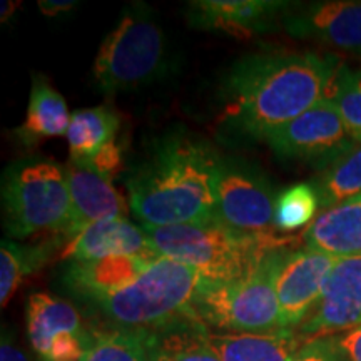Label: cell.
<instances>
[{"label": "cell", "mask_w": 361, "mask_h": 361, "mask_svg": "<svg viewBox=\"0 0 361 361\" xmlns=\"http://www.w3.org/2000/svg\"><path fill=\"white\" fill-rule=\"evenodd\" d=\"M209 328L196 316H186L147 333L149 361H221Z\"/></svg>", "instance_id": "d6986e66"}, {"label": "cell", "mask_w": 361, "mask_h": 361, "mask_svg": "<svg viewBox=\"0 0 361 361\" xmlns=\"http://www.w3.org/2000/svg\"><path fill=\"white\" fill-rule=\"evenodd\" d=\"M221 154L183 128L149 144L126 178L129 204L142 226L206 224L219 221L216 179Z\"/></svg>", "instance_id": "7a4b0ae2"}, {"label": "cell", "mask_w": 361, "mask_h": 361, "mask_svg": "<svg viewBox=\"0 0 361 361\" xmlns=\"http://www.w3.org/2000/svg\"><path fill=\"white\" fill-rule=\"evenodd\" d=\"M351 141L353 137L348 128L328 99H323L264 139L271 151L281 159L310 162L316 169L340 154Z\"/></svg>", "instance_id": "9c48e42d"}, {"label": "cell", "mask_w": 361, "mask_h": 361, "mask_svg": "<svg viewBox=\"0 0 361 361\" xmlns=\"http://www.w3.org/2000/svg\"><path fill=\"white\" fill-rule=\"evenodd\" d=\"M4 229L11 238L72 229V202L64 166L44 157L8 164L2 176Z\"/></svg>", "instance_id": "5b68a950"}, {"label": "cell", "mask_w": 361, "mask_h": 361, "mask_svg": "<svg viewBox=\"0 0 361 361\" xmlns=\"http://www.w3.org/2000/svg\"><path fill=\"white\" fill-rule=\"evenodd\" d=\"M121 128L119 114L109 106L89 107L72 112L67 129L71 161L90 162L107 144L116 141Z\"/></svg>", "instance_id": "7402d4cb"}, {"label": "cell", "mask_w": 361, "mask_h": 361, "mask_svg": "<svg viewBox=\"0 0 361 361\" xmlns=\"http://www.w3.org/2000/svg\"><path fill=\"white\" fill-rule=\"evenodd\" d=\"M47 259L44 247H25L4 239L0 245V303L6 306L27 274Z\"/></svg>", "instance_id": "484cf974"}, {"label": "cell", "mask_w": 361, "mask_h": 361, "mask_svg": "<svg viewBox=\"0 0 361 361\" xmlns=\"http://www.w3.org/2000/svg\"><path fill=\"white\" fill-rule=\"evenodd\" d=\"M168 72V44L156 11L129 4L107 34L94 61V78L107 94L129 92L156 82Z\"/></svg>", "instance_id": "8992f818"}, {"label": "cell", "mask_w": 361, "mask_h": 361, "mask_svg": "<svg viewBox=\"0 0 361 361\" xmlns=\"http://www.w3.org/2000/svg\"><path fill=\"white\" fill-rule=\"evenodd\" d=\"M324 99L336 107L351 137L361 139V69L338 64Z\"/></svg>", "instance_id": "d4e9b609"}, {"label": "cell", "mask_w": 361, "mask_h": 361, "mask_svg": "<svg viewBox=\"0 0 361 361\" xmlns=\"http://www.w3.org/2000/svg\"><path fill=\"white\" fill-rule=\"evenodd\" d=\"M338 62L314 52L269 51L239 59L226 75L221 124L245 141H264L326 97Z\"/></svg>", "instance_id": "6da1fadb"}, {"label": "cell", "mask_w": 361, "mask_h": 361, "mask_svg": "<svg viewBox=\"0 0 361 361\" xmlns=\"http://www.w3.org/2000/svg\"><path fill=\"white\" fill-rule=\"evenodd\" d=\"M0 361H30L25 351L19 348L11 333L4 331L2 345H0Z\"/></svg>", "instance_id": "4dcf8cb0"}, {"label": "cell", "mask_w": 361, "mask_h": 361, "mask_svg": "<svg viewBox=\"0 0 361 361\" xmlns=\"http://www.w3.org/2000/svg\"><path fill=\"white\" fill-rule=\"evenodd\" d=\"M64 171L72 202V229L69 238L99 221L126 218L128 204L121 192L112 186L111 179L99 174L85 162L71 159L64 164Z\"/></svg>", "instance_id": "2e32d148"}, {"label": "cell", "mask_w": 361, "mask_h": 361, "mask_svg": "<svg viewBox=\"0 0 361 361\" xmlns=\"http://www.w3.org/2000/svg\"><path fill=\"white\" fill-rule=\"evenodd\" d=\"M311 184L324 209L361 194V139H353L340 154L319 168Z\"/></svg>", "instance_id": "603a6c76"}, {"label": "cell", "mask_w": 361, "mask_h": 361, "mask_svg": "<svg viewBox=\"0 0 361 361\" xmlns=\"http://www.w3.org/2000/svg\"><path fill=\"white\" fill-rule=\"evenodd\" d=\"M146 338L121 328L94 329L82 361H149Z\"/></svg>", "instance_id": "cb8c5ba5"}, {"label": "cell", "mask_w": 361, "mask_h": 361, "mask_svg": "<svg viewBox=\"0 0 361 361\" xmlns=\"http://www.w3.org/2000/svg\"><path fill=\"white\" fill-rule=\"evenodd\" d=\"M303 241L335 258L361 256V194L323 209L306 228Z\"/></svg>", "instance_id": "ac0fdd59"}, {"label": "cell", "mask_w": 361, "mask_h": 361, "mask_svg": "<svg viewBox=\"0 0 361 361\" xmlns=\"http://www.w3.org/2000/svg\"><path fill=\"white\" fill-rule=\"evenodd\" d=\"M107 256H161L152 247L144 228L126 218L104 219L89 224L67 239L61 259L92 261Z\"/></svg>", "instance_id": "9a60e30c"}, {"label": "cell", "mask_w": 361, "mask_h": 361, "mask_svg": "<svg viewBox=\"0 0 361 361\" xmlns=\"http://www.w3.org/2000/svg\"><path fill=\"white\" fill-rule=\"evenodd\" d=\"M121 162H123V151H121V147L117 146L116 141H112L111 144H107L92 161L85 162V164L92 166L99 174L111 179L116 171L121 168Z\"/></svg>", "instance_id": "f1b7e54d"}, {"label": "cell", "mask_w": 361, "mask_h": 361, "mask_svg": "<svg viewBox=\"0 0 361 361\" xmlns=\"http://www.w3.org/2000/svg\"><path fill=\"white\" fill-rule=\"evenodd\" d=\"M156 252L183 263L202 279L233 283L246 278L268 252L291 246L290 236H245L213 221L206 224L142 226Z\"/></svg>", "instance_id": "3957f363"}, {"label": "cell", "mask_w": 361, "mask_h": 361, "mask_svg": "<svg viewBox=\"0 0 361 361\" xmlns=\"http://www.w3.org/2000/svg\"><path fill=\"white\" fill-rule=\"evenodd\" d=\"M279 247L268 252L246 278L233 283L202 279L194 298V316L207 328L228 333L281 331V310L276 291V273L283 252Z\"/></svg>", "instance_id": "52a82bcc"}, {"label": "cell", "mask_w": 361, "mask_h": 361, "mask_svg": "<svg viewBox=\"0 0 361 361\" xmlns=\"http://www.w3.org/2000/svg\"><path fill=\"white\" fill-rule=\"evenodd\" d=\"M338 345L346 361H361V326L346 331L345 335L338 338Z\"/></svg>", "instance_id": "f546056e"}, {"label": "cell", "mask_w": 361, "mask_h": 361, "mask_svg": "<svg viewBox=\"0 0 361 361\" xmlns=\"http://www.w3.org/2000/svg\"><path fill=\"white\" fill-rule=\"evenodd\" d=\"M0 6H2V7H0V20L7 22L12 17L13 12L19 11L20 2H12V0H2V4H0Z\"/></svg>", "instance_id": "d6a6232c"}, {"label": "cell", "mask_w": 361, "mask_h": 361, "mask_svg": "<svg viewBox=\"0 0 361 361\" xmlns=\"http://www.w3.org/2000/svg\"><path fill=\"white\" fill-rule=\"evenodd\" d=\"M201 281L197 271L161 256L135 281L92 305L112 328L152 333L194 316L192 303Z\"/></svg>", "instance_id": "277c9868"}, {"label": "cell", "mask_w": 361, "mask_h": 361, "mask_svg": "<svg viewBox=\"0 0 361 361\" xmlns=\"http://www.w3.org/2000/svg\"><path fill=\"white\" fill-rule=\"evenodd\" d=\"M288 11L290 4L278 0H196L189 2L188 19L196 29L250 39L266 32Z\"/></svg>", "instance_id": "5bb4252c"}, {"label": "cell", "mask_w": 361, "mask_h": 361, "mask_svg": "<svg viewBox=\"0 0 361 361\" xmlns=\"http://www.w3.org/2000/svg\"><path fill=\"white\" fill-rule=\"evenodd\" d=\"M361 326V256L338 258L322 298L300 326L305 338L333 336Z\"/></svg>", "instance_id": "7c38bea8"}, {"label": "cell", "mask_w": 361, "mask_h": 361, "mask_svg": "<svg viewBox=\"0 0 361 361\" xmlns=\"http://www.w3.org/2000/svg\"><path fill=\"white\" fill-rule=\"evenodd\" d=\"M319 197L311 183H301L278 194L274 224L281 231H293L311 224L318 216Z\"/></svg>", "instance_id": "4316f807"}, {"label": "cell", "mask_w": 361, "mask_h": 361, "mask_svg": "<svg viewBox=\"0 0 361 361\" xmlns=\"http://www.w3.org/2000/svg\"><path fill=\"white\" fill-rule=\"evenodd\" d=\"M27 336L39 361H82L92 331L74 305L49 293H34L25 306Z\"/></svg>", "instance_id": "30bf717a"}, {"label": "cell", "mask_w": 361, "mask_h": 361, "mask_svg": "<svg viewBox=\"0 0 361 361\" xmlns=\"http://www.w3.org/2000/svg\"><path fill=\"white\" fill-rule=\"evenodd\" d=\"M218 216L245 236H273L276 191L263 169L238 156H221L216 179Z\"/></svg>", "instance_id": "ba28073f"}, {"label": "cell", "mask_w": 361, "mask_h": 361, "mask_svg": "<svg viewBox=\"0 0 361 361\" xmlns=\"http://www.w3.org/2000/svg\"><path fill=\"white\" fill-rule=\"evenodd\" d=\"M295 361H346L336 336L306 340L295 356Z\"/></svg>", "instance_id": "83f0119b"}, {"label": "cell", "mask_w": 361, "mask_h": 361, "mask_svg": "<svg viewBox=\"0 0 361 361\" xmlns=\"http://www.w3.org/2000/svg\"><path fill=\"white\" fill-rule=\"evenodd\" d=\"M221 361H295L306 338L295 329L274 333H224L211 336Z\"/></svg>", "instance_id": "ffe728a7"}, {"label": "cell", "mask_w": 361, "mask_h": 361, "mask_svg": "<svg viewBox=\"0 0 361 361\" xmlns=\"http://www.w3.org/2000/svg\"><path fill=\"white\" fill-rule=\"evenodd\" d=\"M336 259L308 246L290 247L283 252L276 273V291L284 329L300 328L308 318L322 298Z\"/></svg>", "instance_id": "8fae6325"}, {"label": "cell", "mask_w": 361, "mask_h": 361, "mask_svg": "<svg viewBox=\"0 0 361 361\" xmlns=\"http://www.w3.org/2000/svg\"><path fill=\"white\" fill-rule=\"evenodd\" d=\"M71 116L66 99L52 87L47 79L35 75L25 119L17 129V134L25 146H35L44 139L67 134Z\"/></svg>", "instance_id": "44dd1931"}, {"label": "cell", "mask_w": 361, "mask_h": 361, "mask_svg": "<svg viewBox=\"0 0 361 361\" xmlns=\"http://www.w3.org/2000/svg\"><path fill=\"white\" fill-rule=\"evenodd\" d=\"M161 256H107L92 261H72L64 281L69 290L90 305L135 281Z\"/></svg>", "instance_id": "e0dca14e"}, {"label": "cell", "mask_w": 361, "mask_h": 361, "mask_svg": "<svg viewBox=\"0 0 361 361\" xmlns=\"http://www.w3.org/2000/svg\"><path fill=\"white\" fill-rule=\"evenodd\" d=\"M283 27L291 37L361 56V0H326L290 7Z\"/></svg>", "instance_id": "4fadbf2b"}, {"label": "cell", "mask_w": 361, "mask_h": 361, "mask_svg": "<svg viewBox=\"0 0 361 361\" xmlns=\"http://www.w3.org/2000/svg\"><path fill=\"white\" fill-rule=\"evenodd\" d=\"M78 7V2L74 0H40L39 8L44 16L57 17L61 13L71 12Z\"/></svg>", "instance_id": "1f68e13d"}]
</instances>
